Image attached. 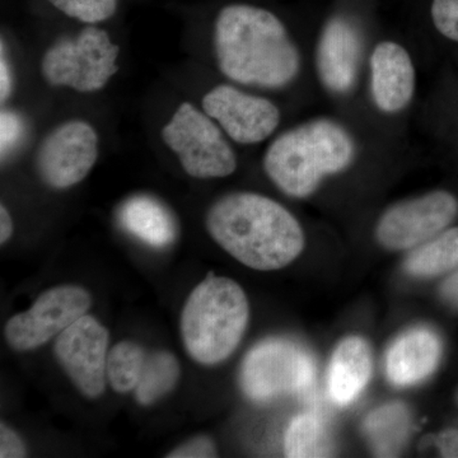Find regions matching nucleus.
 <instances>
[{"instance_id": "16", "label": "nucleus", "mask_w": 458, "mask_h": 458, "mask_svg": "<svg viewBox=\"0 0 458 458\" xmlns=\"http://www.w3.org/2000/svg\"><path fill=\"white\" fill-rule=\"evenodd\" d=\"M373 360L369 344L360 336L342 340L333 352L327 369L331 399L346 406L363 393L372 376Z\"/></svg>"}, {"instance_id": "11", "label": "nucleus", "mask_w": 458, "mask_h": 458, "mask_svg": "<svg viewBox=\"0 0 458 458\" xmlns=\"http://www.w3.org/2000/svg\"><path fill=\"white\" fill-rule=\"evenodd\" d=\"M108 331L98 318L84 315L56 337L54 352L75 387L98 399L107 379Z\"/></svg>"}, {"instance_id": "5", "label": "nucleus", "mask_w": 458, "mask_h": 458, "mask_svg": "<svg viewBox=\"0 0 458 458\" xmlns=\"http://www.w3.org/2000/svg\"><path fill=\"white\" fill-rule=\"evenodd\" d=\"M316 378L311 352L283 337H269L256 344L241 366L243 393L252 401L265 403L283 394H303Z\"/></svg>"}, {"instance_id": "24", "label": "nucleus", "mask_w": 458, "mask_h": 458, "mask_svg": "<svg viewBox=\"0 0 458 458\" xmlns=\"http://www.w3.org/2000/svg\"><path fill=\"white\" fill-rule=\"evenodd\" d=\"M432 20L441 35L458 42V0H433Z\"/></svg>"}, {"instance_id": "9", "label": "nucleus", "mask_w": 458, "mask_h": 458, "mask_svg": "<svg viewBox=\"0 0 458 458\" xmlns=\"http://www.w3.org/2000/svg\"><path fill=\"white\" fill-rule=\"evenodd\" d=\"M458 216V200L451 192H428L388 208L376 225L379 245L391 251L412 250L447 229Z\"/></svg>"}, {"instance_id": "18", "label": "nucleus", "mask_w": 458, "mask_h": 458, "mask_svg": "<svg viewBox=\"0 0 458 458\" xmlns=\"http://www.w3.org/2000/svg\"><path fill=\"white\" fill-rule=\"evenodd\" d=\"M411 428L410 412L403 403H390L370 412L363 430L377 456L393 457L399 454Z\"/></svg>"}, {"instance_id": "8", "label": "nucleus", "mask_w": 458, "mask_h": 458, "mask_svg": "<svg viewBox=\"0 0 458 458\" xmlns=\"http://www.w3.org/2000/svg\"><path fill=\"white\" fill-rule=\"evenodd\" d=\"M90 306L92 297L82 286H54L38 295L31 309L9 319L5 339L14 351L40 348L87 315Z\"/></svg>"}, {"instance_id": "28", "label": "nucleus", "mask_w": 458, "mask_h": 458, "mask_svg": "<svg viewBox=\"0 0 458 458\" xmlns=\"http://www.w3.org/2000/svg\"><path fill=\"white\" fill-rule=\"evenodd\" d=\"M12 89H13V75H12L11 66H9L4 53V45L2 42V55H0V98H2V102L8 99Z\"/></svg>"}, {"instance_id": "23", "label": "nucleus", "mask_w": 458, "mask_h": 458, "mask_svg": "<svg viewBox=\"0 0 458 458\" xmlns=\"http://www.w3.org/2000/svg\"><path fill=\"white\" fill-rule=\"evenodd\" d=\"M68 17L86 23H98L114 16L117 0H49Z\"/></svg>"}, {"instance_id": "22", "label": "nucleus", "mask_w": 458, "mask_h": 458, "mask_svg": "<svg viewBox=\"0 0 458 458\" xmlns=\"http://www.w3.org/2000/svg\"><path fill=\"white\" fill-rule=\"evenodd\" d=\"M147 355L140 344L129 340L116 344L108 352L107 379L116 393L128 394L135 390L143 372Z\"/></svg>"}, {"instance_id": "21", "label": "nucleus", "mask_w": 458, "mask_h": 458, "mask_svg": "<svg viewBox=\"0 0 458 458\" xmlns=\"http://www.w3.org/2000/svg\"><path fill=\"white\" fill-rule=\"evenodd\" d=\"M180 373L179 360L172 352H150L134 390L135 399L140 405H152L176 387Z\"/></svg>"}, {"instance_id": "3", "label": "nucleus", "mask_w": 458, "mask_h": 458, "mask_svg": "<svg viewBox=\"0 0 458 458\" xmlns=\"http://www.w3.org/2000/svg\"><path fill=\"white\" fill-rule=\"evenodd\" d=\"M354 158V140L342 123L315 119L276 138L265 152L264 170L280 191L303 199L324 177L351 167Z\"/></svg>"}, {"instance_id": "30", "label": "nucleus", "mask_w": 458, "mask_h": 458, "mask_svg": "<svg viewBox=\"0 0 458 458\" xmlns=\"http://www.w3.org/2000/svg\"><path fill=\"white\" fill-rule=\"evenodd\" d=\"M13 234V221L7 208L2 205L0 208V242L5 243Z\"/></svg>"}, {"instance_id": "15", "label": "nucleus", "mask_w": 458, "mask_h": 458, "mask_svg": "<svg viewBox=\"0 0 458 458\" xmlns=\"http://www.w3.org/2000/svg\"><path fill=\"white\" fill-rule=\"evenodd\" d=\"M442 343L429 328H414L401 335L386 357L391 384L406 387L428 378L438 367Z\"/></svg>"}, {"instance_id": "25", "label": "nucleus", "mask_w": 458, "mask_h": 458, "mask_svg": "<svg viewBox=\"0 0 458 458\" xmlns=\"http://www.w3.org/2000/svg\"><path fill=\"white\" fill-rule=\"evenodd\" d=\"M22 119L20 114L11 110H3L0 114V152L2 159L11 155L16 149L18 143L23 138Z\"/></svg>"}, {"instance_id": "13", "label": "nucleus", "mask_w": 458, "mask_h": 458, "mask_svg": "<svg viewBox=\"0 0 458 458\" xmlns=\"http://www.w3.org/2000/svg\"><path fill=\"white\" fill-rule=\"evenodd\" d=\"M363 51L360 30L345 17L325 23L316 47V69L322 86L334 95H346L357 82Z\"/></svg>"}, {"instance_id": "6", "label": "nucleus", "mask_w": 458, "mask_h": 458, "mask_svg": "<svg viewBox=\"0 0 458 458\" xmlns=\"http://www.w3.org/2000/svg\"><path fill=\"white\" fill-rule=\"evenodd\" d=\"M120 49L105 30L86 27L74 38L56 41L42 57V77L51 86L78 92L104 89L119 71Z\"/></svg>"}, {"instance_id": "17", "label": "nucleus", "mask_w": 458, "mask_h": 458, "mask_svg": "<svg viewBox=\"0 0 458 458\" xmlns=\"http://www.w3.org/2000/svg\"><path fill=\"white\" fill-rule=\"evenodd\" d=\"M117 221L131 236L153 249H165L179 236V225L174 213L159 199L140 194L126 199Z\"/></svg>"}, {"instance_id": "19", "label": "nucleus", "mask_w": 458, "mask_h": 458, "mask_svg": "<svg viewBox=\"0 0 458 458\" xmlns=\"http://www.w3.org/2000/svg\"><path fill=\"white\" fill-rule=\"evenodd\" d=\"M458 267V227L445 229L436 237L412 249L405 270L419 278L438 276Z\"/></svg>"}, {"instance_id": "20", "label": "nucleus", "mask_w": 458, "mask_h": 458, "mask_svg": "<svg viewBox=\"0 0 458 458\" xmlns=\"http://www.w3.org/2000/svg\"><path fill=\"white\" fill-rule=\"evenodd\" d=\"M284 452L292 458L331 456L333 443L327 424L312 412L297 415L286 429Z\"/></svg>"}, {"instance_id": "7", "label": "nucleus", "mask_w": 458, "mask_h": 458, "mask_svg": "<svg viewBox=\"0 0 458 458\" xmlns=\"http://www.w3.org/2000/svg\"><path fill=\"white\" fill-rule=\"evenodd\" d=\"M161 135L194 179H222L237 170L236 153L219 126L190 102L180 105Z\"/></svg>"}, {"instance_id": "10", "label": "nucleus", "mask_w": 458, "mask_h": 458, "mask_svg": "<svg viewBox=\"0 0 458 458\" xmlns=\"http://www.w3.org/2000/svg\"><path fill=\"white\" fill-rule=\"evenodd\" d=\"M98 158V137L92 125L71 120L45 137L36 152V170L50 188L64 190L86 179Z\"/></svg>"}, {"instance_id": "1", "label": "nucleus", "mask_w": 458, "mask_h": 458, "mask_svg": "<svg viewBox=\"0 0 458 458\" xmlns=\"http://www.w3.org/2000/svg\"><path fill=\"white\" fill-rule=\"evenodd\" d=\"M219 71L233 82L284 89L300 75V50L273 12L250 4L222 9L214 27Z\"/></svg>"}, {"instance_id": "12", "label": "nucleus", "mask_w": 458, "mask_h": 458, "mask_svg": "<svg viewBox=\"0 0 458 458\" xmlns=\"http://www.w3.org/2000/svg\"><path fill=\"white\" fill-rule=\"evenodd\" d=\"M203 110L238 144L261 143L280 123L279 108L264 98L249 95L236 87H214L203 98Z\"/></svg>"}, {"instance_id": "26", "label": "nucleus", "mask_w": 458, "mask_h": 458, "mask_svg": "<svg viewBox=\"0 0 458 458\" xmlns=\"http://www.w3.org/2000/svg\"><path fill=\"white\" fill-rule=\"evenodd\" d=\"M171 458H208L216 457V445L212 438L207 436L195 437L190 441L179 445L176 450L170 452Z\"/></svg>"}, {"instance_id": "2", "label": "nucleus", "mask_w": 458, "mask_h": 458, "mask_svg": "<svg viewBox=\"0 0 458 458\" xmlns=\"http://www.w3.org/2000/svg\"><path fill=\"white\" fill-rule=\"evenodd\" d=\"M213 240L241 264L270 271L288 267L302 254L304 233L293 214L255 192H232L208 210Z\"/></svg>"}, {"instance_id": "4", "label": "nucleus", "mask_w": 458, "mask_h": 458, "mask_svg": "<svg viewBox=\"0 0 458 458\" xmlns=\"http://www.w3.org/2000/svg\"><path fill=\"white\" fill-rule=\"evenodd\" d=\"M249 300L234 280L209 274L181 313V336L190 357L204 366L228 360L245 335Z\"/></svg>"}, {"instance_id": "27", "label": "nucleus", "mask_w": 458, "mask_h": 458, "mask_svg": "<svg viewBox=\"0 0 458 458\" xmlns=\"http://www.w3.org/2000/svg\"><path fill=\"white\" fill-rule=\"evenodd\" d=\"M26 456L27 451L22 439L14 430L3 423L0 426V457L21 458Z\"/></svg>"}, {"instance_id": "29", "label": "nucleus", "mask_w": 458, "mask_h": 458, "mask_svg": "<svg viewBox=\"0 0 458 458\" xmlns=\"http://www.w3.org/2000/svg\"><path fill=\"white\" fill-rule=\"evenodd\" d=\"M442 295L447 302L458 307V270L443 283Z\"/></svg>"}, {"instance_id": "14", "label": "nucleus", "mask_w": 458, "mask_h": 458, "mask_svg": "<svg viewBox=\"0 0 458 458\" xmlns=\"http://www.w3.org/2000/svg\"><path fill=\"white\" fill-rule=\"evenodd\" d=\"M370 93L385 114L405 110L415 93V68L405 47L394 41L377 44L369 59Z\"/></svg>"}]
</instances>
